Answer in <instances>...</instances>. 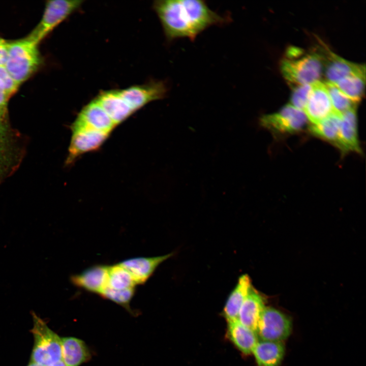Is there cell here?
<instances>
[{
    "label": "cell",
    "instance_id": "1",
    "mask_svg": "<svg viewBox=\"0 0 366 366\" xmlns=\"http://www.w3.org/2000/svg\"><path fill=\"white\" fill-rule=\"evenodd\" d=\"M153 8L168 41L181 38L194 40L208 27L228 20L203 1L159 0L154 2Z\"/></svg>",
    "mask_w": 366,
    "mask_h": 366
},
{
    "label": "cell",
    "instance_id": "2",
    "mask_svg": "<svg viewBox=\"0 0 366 366\" xmlns=\"http://www.w3.org/2000/svg\"><path fill=\"white\" fill-rule=\"evenodd\" d=\"M38 45L26 37L9 41L8 56L4 66L19 85L27 80L41 64Z\"/></svg>",
    "mask_w": 366,
    "mask_h": 366
},
{
    "label": "cell",
    "instance_id": "3",
    "mask_svg": "<svg viewBox=\"0 0 366 366\" xmlns=\"http://www.w3.org/2000/svg\"><path fill=\"white\" fill-rule=\"evenodd\" d=\"M24 135L0 117V187L19 167L26 152Z\"/></svg>",
    "mask_w": 366,
    "mask_h": 366
},
{
    "label": "cell",
    "instance_id": "4",
    "mask_svg": "<svg viewBox=\"0 0 366 366\" xmlns=\"http://www.w3.org/2000/svg\"><path fill=\"white\" fill-rule=\"evenodd\" d=\"M32 316L34 344L30 362L47 366L62 360L61 338L34 312Z\"/></svg>",
    "mask_w": 366,
    "mask_h": 366
},
{
    "label": "cell",
    "instance_id": "5",
    "mask_svg": "<svg viewBox=\"0 0 366 366\" xmlns=\"http://www.w3.org/2000/svg\"><path fill=\"white\" fill-rule=\"evenodd\" d=\"M81 0H53L47 2L41 20L26 37L38 45L55 27L82 5Z\"/></svg>",
    "mask_w": 366,
    "mask_h": 366
},
{
    "label": "cell",
    "instance_id": "6",
    "mask_svg": "<svg viewBox=\"0 0 366 366\" xmlns=\"http://www.w3.org/2000/svg\"><path fill=\"white\" fill-rule=\"evenodd\" d=\"M321 56L311 53L300 58H284L281 63V72L289 83L295 86L318 81L322 70Z\"/></svg>",
    "mask_w": 366,
    "mask_h": 366
},
{
    "label": "cell",
    "instance_id": "7",
    "mask_svg": "<svg viewBox=\"0 0 366 366\" xmlns=\"http://www.w3.org/2000/svg\"><path fill=\"white\" fill-rule=\"evenodd\" d=\"M307 121L303 111L289 104L276 113L263 115L260 117L259 123L261 127L272 133L286 134L300 131Z\"/></svg>",
    "mask_w": 366,
    "mask_h": 366
},
{
    "label": "cell",
    "instance_id": "8",
    "mask_svg": "<svg viewBox=\"0 0 366 366\" xmlns=\"http://www.w3.org/2000/svg\"><path fill=\"white\" fill-rule=\"evenodd\" d=\"M291 330L292 322L289 317L274 308L265 307L256 333L262 341L282 342L289 337Z\"/></svg>",
    "mask_w": 366,
    "mask_h": 366
},
{
    "label": "cell",
    "instance_id": "9",
    "mask_svg": "<svg viewBox=\"0 0 366 366\" xmlns=\"http://www.w3.org/2000/svg\"><path fill=\"white\" fill-rule=\"evenodd\" d=\"M72 135L66 164L73 163L79 156L97 149L110 133L83 127L71 125Z\"/></svg>",
    "mask_w": 366,
    "mask_h": 366
},
{
    "label": "cell",
    "instance_id": "10",
    "mask_svg": "<svg viewBox=\"0 0 366 366\" xmlns=\"http://www.w3.org/2000/svg\"><path fill=\"white\" fill-rule=\"evenodd\" d=\"M334 111L324 82L318 80L311 83L310 94L303 109L307 118L316 124Z\"/></svg>",
    "mask_w": 366,
    "mask_h": 366
},
{
    "label": "cell",
    "instance_id": "11",
    "mask_svg": "<svg viewBox=\"0 0 366 366\" xmlns=\"http://www.w3.org/2000/svg\"><path fill=\"white\" fill-rule=\"evenodd\" d=\"M94 99L116 126L134 113L122 96L120 89L101 91Z\"/></svg>",
    "mask_w": 366,
    "mask_h": 366
},
{
    "label": "cell",
    "instance_id": "12",
    "mask_svg": "<svg viewBox=\"0 0 366 366\" xmlns=\"http://www.w3.org/2000/svg\"><path fill=\"white\" fill-rule=\"evenodd\" d=\"M72 125L85 127L110 134L116 127L111 118L94 99L82 109Z\"/></svg>",
    "mask_w": 366,
    "mask_h": 366
},
{
    "label": "cell",
    "instance_id": "13",
    "mask_svg": "<svg viewBox=\"0 0 366 366\" xmlns=\"http://www.w3.org/2000/svg\"><path fill=\"white\" fill-rule=\"evenodd\" d=\"M169 253L152 257H135L126 259L118 264L131 274L136 285L144 284L158 266L172 255Z\"/></svg>",
    "mask_w": 366,
    "mask_h": 366
},
{
    "label": "cell",
    "instance_id": "14",
    "mask_svg": "<svg viewBox=\"0 0 366 366\" xmlns=\"http://www.w3.org/2000/svg\"><path fill=\"white\" fill-rule=\"evenodd\" d=\"M108 271L107 265H95L73 275L70 281L77 287L100 295L107 286Z\"/></svg>",
    "mask_w": 366,
    "mask_h": 366
},
{
    "label": "cell",
    "instance_id": "15",
    "mask_svg": "<svg viewBox=\"0 0 366 366\" xmlns=\"http://www.w3.org/2000/svg\"><path fill=\"white\" fill-rule=\"evenodd\" d=\"M338 147L344 153L361 152L358 140L356 107L341 114Z\"/></svg>",
    "mask_w": 366,
    "mask_h": 366
},
{
    "label": "cell",
    "instance_id": "16",
    "mask_svg": "<svg viewBox=\"0 0 366 366\" xmlns=\"http://www.w3.org/2000/svg\"><path fill=\"white\" fill-rule=\"evenodd\" d=\"M265 308L264 298L252 286L239 310L237 320L256 333L259 320Z\"/></svg>",
    "mask_w": 366,
    "mask_h": 366
},
{
    "label": "cell",
    "instance_id": "17",
    "mask_svg": "<svg viewBox=\"0 0 366 366\" xmlns=\"http://www.w3.org/2000/svg\"><path fill=\"white\" fill-rule=\"evenodd\" d=\"M365 66L348 61L332 52H328L325 74L327 81L336 83L348 76L365 74Z\"/></svg>",
    "mask_w": 366,
    "mask_h": 366
},
{
    "label": "cell",
    "instance_id": "18",
    "mask_svg": "<svg viewBox=\"0 0 366 366\" xmlns=\"http://www.w3.org/2000/svg\"><path fill=\"white\" fill-rule=\"evenodd\" d=\"M227 322V333L232 342L243 353H252L259 341L257 333L237 319Z\"/></svg>",
    "mask_w": 366,
    "mask_h": 366
},
{
    "label": "cell",
    "instance_id": "19",
    "mask_svg": "<svg viewBox=\"0 0 366 366\" xmlns=\"http://www.w3.org/2000/svg\"><path fill=\"white\" fill-rule=\"evenodd\" d=\"M252 286L248 274H243L239 278L223 309V315L227 321L237 319L239 310Z\"/></svg>",
    "mask_w": 366,
    "mask_h": 366
},
{
    "label": "cell",
    "instance_id": "20",
    "mask_svg": "<svg viewBox=\"0 0 366 366\" xmlns=\"http://www.w3.org/2000/svg\"><path fill=\"white\" fill-rule=\"evenodd\" d=\"M62 360L66 366H79L90 358L85 343L75 337L61 338Z\"/></svg>",
    "mask_w": 366,
    "mask_h": 366
},
{
    "label": "cell",
    "instance_id": "21",
    "mask_svg": "<svg viewBox=\"0 0 366 366\" xmlns=\"http://www.w3.org/2000/svg\"><path fill=\"white\" fill-rule=\"evenodd\" d=\"M253 353L258 366H279L285 353L281 342L259 341Z\"/></svg>",
    "mask_w": 366,
    "mask_h": 366
},
{
    "label": "cell",
    "instance_id": "22",
    "mask_svg": "<svg viewBox=\"0 0 366 366\" xmlns=\"http://www.w3.org/2000/svg\"><path fill=\"white\" fill-rule=\"evenodd\" d=\"M341 117V113L333 111L318 123L312 124L310 131L314 135L338 147Z\"/></svg>",
    "mask_w": 366,
    "mask_h": 366
},
{
    "label": "cell",
    "instance_id": "23",
    "mask_svg": "<svg viewBox=\"0 0 366 366\" xmlns=\"http://www.w3.org/2000/svg\"><path fill=\"white\" fill-rule=\"evenodd\" d=\"M365 76V74L352 75L341 79L334 84L348 98L357 103L363 95Z\"/></svg>",
    "mask_w": 366,
    "mask_h": 366
},
{
    "label": "cell",
    "instance_id": "24",
    "mask_svg": "<svg viewBox=\"0 0 366 366\" xmlns=\"http://www.w3.org/2000/svg\"><path fill=\"white\" fill-rule=\"evenodd\" d=\"M136 285L130 273L119 264L108 266L107 287L121 290L135 288Z\"/></svg>",
    "mask_w": 366,
    "mask_h": 366
},
{
    "label": "cell",
    "instance_id": "25",
    "mask_svg": "<svg viewBox=\"0 0 366 366\" xmlns=\"http://www.w3.org/2000/svg\"><path fill=\"white\" fill-rule=\"evenodd\" d=\"M324 83L334 111L342 114L350 109L356 107L357 103L348 98L334 83L328 81Z\"/></svg>",
    "mask_w": 366,
    "mask_h": 366
},
{
    "label": "cell",
    "instance_id": "26",
    "mask_svg": "<svg viewBox=\"0 0 366 366\" xmlns=\"http://www.w3.org/2000/svg\"><path fill=\"white\" fill-rule=\"evenodd\" d=\"M135 290V288H133L116 290L106 287L100 295L127 309H129L130 302L134 296Z\"/></svg>",
    "mask_w": 366,
    "mask_h": 366
},
{
    "label": "cell",
    "instance_id": "27",
    "mask_svg": "<svg viewBox=\"0 0 366 366\" xmlns=\"http://www.w3.org/2000/svg\"><path fill=\"white\" fill-rule=\"evenodd\" d=\"M311 90V84L295 86L292 94L290 105L302 110L306 105Z\"/></svg>",
    "mask_w": 366,
    "mask_h": 366
},
{
    "label": "cell",
    "instance_id": "28",
    "mask_svg": "<svg viewBox=\"0 0 366 366\" xmlns=\"http://www.w3.org/2000/svg\"><path fill=\"white\" fill-rule=\"evenodd\" d=\"M19 86L5 67L0 66V88L10 97L16 92Z\"/></svg>",
    "mask_w": 366,
    "mask_h": 366
},
{
    "label": "cell",
    "instance_id": "29",
    "mask_svg": "<svg viewBox=\"0 0 366 366\" xmlns=\"http://www.w3.org/2000/svg\"><path fill=\"white\" fill-rule=\"evenodd\" d=\"M10 97L0 88V117L4 119H9L8 104Z\"/></svg>",
    "mask_w": 366,
    "mask_h": 366
},
{
    "label": "cell",
    "instance_id": "30",
    "mask_svg": "<svg viewBox=\"0 0 366 366\" xmlns=\"http://www.w3.org/2000/svg\"><path fill=\"white\" fill-rule=\"evenodd\" d=\"M9 41L0 37V66H5L8 53Z\"/></svg>",
    "mask_w": 366,
    "mask_h": 366
},
{
    "label": "cell",
    "instance_id": "31",
    "mask_svg": "<svg viewBox=\"0 0 366 366\" xmlns=\"http://www.w3.org/2000/svg\"><path fill=\"white\" fill-rule=\"evenodd\" d=\"M47 366H66V365L65 364V363L62 360H60L57 362L52 363Z\"/></svg>",
    "mask_w": 366,
    "mask_h": 366
},
{
    "label": "cell",
    "instance_id": "32",
    "mask_svg": "<svg viewBox=\"0 0 366 366\" xmlns=\"http://www.w3.org/2000/svg\"><path fill=\"white\" fill-rule=\"evenodd\" d=\"M27 366H42V365H41L38 364H37L34 362L30 361L29 363Z\"/></svg>",
    "mask_w": 366,
    "mask_h": 366
}]
</instances>
